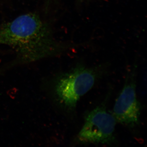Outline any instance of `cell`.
Here are the masks:
<instances>
[{
  "instance_id": "cell-1",
  "label": "cell",
  "mask_w": 147,
  "mask_h": 147,
  "mask_svg": "<svg viewBox=\"0 0 147 147\" xmlns=\"http://www.w3.org/2000/svg\"><path fill=\"white\" fill-rule=\"evenodd\" d=\"M0 45L14 50L18 62L34 61L65 49L55 39L52 28L36 13L22 14L0 26Z\"/></svg>"
},
{
  "instance_id": "cell-2",
  "label": "cell",
  "mask_w": 147,
  "mask_h": 147,
  "mask_svg": "<svg viewBox=\"0 0 147 147\" xmlns=\"http://www.w3.org/2000/svg\"><path fill=\"white\" fill-rule=\"evenodd\" d=\"M97 79L96 71L79 65L56 79L54 87L57 100L67 109H75L81 98L89 91Z\"/></svg>"
},
{
  "instance_id": "cell-3",
  "label": "cell",
  "mask_w": 147,
  "mask_h": 147,
  "mask_svg": "<svg viewBox=\"0 0 147 147\" xmlns=\"http://www.w3.org/2000/svg\"><path fill=\"white\" fill-rule=\"evenodd\" d=\"M116 122L113 115L105 108L98 106L86 115L77 138L85 144H112L115 141Z\"/></svg>"
},
{
  "instance_id": "cell-4",
  "label": "cell",
  "mask_w": 147,
  "mask_h": 147,
  "mask_svg": "<svg viewBox=\"0 0 147 147\" xmlns=\"http://www.w3.org/2000/svg\"><path fill=\"white\" fill-rule=\"evenodd\" d=\"M140 111L133 72L127 76L123 88L116 100L113 115L117 121L126 126L134 127L139 124Z\"/></svg>"
},
{
  "instance_id": "cell-5",
  "label": "cell",
  "mask_w": 147,
  "mask_h": 147,
  "mask_svg": "<svg viewBox=\"0 0 147 147\" xmlns=\"http://www.w3.org/2000/svg\"><path fill=\"white\" fill-rule=\"evenodd\" d=\"M47 1L48 2H50L51 1H52V0H47Z\"/></svg>"
}]
</instances>
